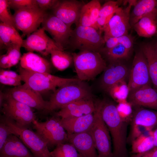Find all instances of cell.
<instances>
[{
  "label": "cell",
  "instance_id": "obj_1",
  "mask_svg": "<svg viewBox=\"0 0 157 157\" xmlns=\"http://www.w3.org/2000/svg\"><path fill=\"white\" fill-rule=\"evenodd\" d=\"M101 113L112 137L113 157H126L127 122L120 117L116 106L111 102L101 100Z\"/></svg>",
  "mask_w": 157,
  "mask_h": 157
},
{
  "label": "cell",
  "instance_id": "obj_2",
  "mask_svg": "<svg viewBox=\"0 0 157 157\" xmlns=\"http://www.w3.org/2000/svg\"><path fill=\"white\" fill-rule=\"evenodd\" d=\"M92 98L90 87L83 81L79 80L63 85L54 91L44 112L46 113H52L72 102Z\"/></svg>",
  "mask_w": 157,
  "mask_h": 157
},
{
  "label": "cell",
  "instance_id": "obj_3",
  "mask_svg": "<svg viewBox=\"0 0 157 157\" xmlns=\"http://www.w3.org/2000/svg\"><path fill=\"white\" fill-rule=\"evenodd\" d=\"M72 55L78 79L81 81L94 79L107 66L99 52L80 51Z\"/></svg>",
  "mask_w": 157,
  "mask_h": 157
},
{
  "label": "cell",
  "instance_id": "obj_4",
  "mask_svg": "<svg viewBox=\"0 0 157 157\" xmlns=\"http://www.w3.org/2000/svg\"><path fill=\"white\" fill-rule=\"evenodd\" d=\"M18 71L22 81L40 94L51 90L54 92L57 87L79 80L78 78L60 77L50 73L33 72L24 69L20 66Z\"/></svg>",
  "mask_w": 157,
  "mask_h": 157
},
{
  "label": "cell",
  "instance_id": "obj_5",
  "mask_svg": "<svg viewBox=\"0 0 157 157\" xmlns=\"http://www.w3.org/2000/svg\"><path fill=\"white\" fill-rule=\"evenodd\" d=\"M101 34L99 31L93 27L77 26L72 30L68 45L73 50L99 53L105 44Z\"/></svg>",
  "mask_w": 157,
  "mask_h": 157
},
{
  "label": "cell",
  "instance_id": "obj_6",
  "mask_svg": "<svg viewBox=\"0 0 157 157\" xmlns=\"http://www.w3.org/2000/svg\"><path fill=\"white\" fill-rule=\"evenodd\" d=\"M94 119L88 131L91 135L98 157H113L110 133L101 115V100L95 102Z\"/></svg>",
  "mask_w": 157,
  "mask_h": 157
},
{
  "label": "cell",
  "instance_id": "obj_7",
  "mask_svg": "<svg viewBox=\"0 0 157 157\" xmlns=\"http://www.w3.org/2000/svg\"><path fill=\"white\" fill-rule=\"evenodd\" d=\"M32 126L46 143L49 149L68 142L67 133L59 117L54 115L43 122L35 120Z\"/></svg>",
  "mask_w": 157,
  "mask_h": 157
},
{
  "label": "cell",
  "instance_id": "obj_8",
  "mask_svg": "<svg viewBox=\"0 0 157 157\" xmlns=\"http://www.w3.org/2000/svg\"><path fill=\"white\" fill-rule=\"evenodd\" d=\"M1 107L3 116L19 126L29 128L36 119L33 108L19 101L6 93Z\"/></svg>",
  "mask_w": 157,
  "mask_h": 157
},
{
  "label": "cell",
  "instance_id": "obj_9",
  "mask_svg": "<svg viewBox=\"0 0 157 157\" xmlns=\"http://www.w3.org/2000/svg\"><path fill=\"white\" fill-rule=\"evenodd\" d=\"M1 117L10 127L13 134L20 139L35 157H51L46 143L35 132L18 126L3 115Z\"/></svg>",
  "mask_w": 157,
  "mask_h": 157
},
{
  "label": "cell",
  "instance_id": "obj_10",
  "mask_svg": "<svg viewBox=\"0 0 157 157\" xmlns=\"http://www.w3.org/2000/svg\"><path fill=\"white\" fill-rule=\"evenodd\" d=\"M47 13L38 7L15 11L13 16L16 29L28 36L38 29Z\"/></svg>",
  "mask_w": 157,
  "mask_h": 157
},
{
  "label": "cell",
  "instance_id": "obj_11",
  "mask_svg": "<svg viewBox=\"0 0 157 157\" xmlns=\"http://www.w3.org/2000/svg\"><path fill=\"white\" fill-rule=\"evenodd\" d=\"M137 1H128L129 4L125 8L119 7L114 13L105 28L103 37L105 41L108 38L119 37L128 34L131 26L130 23L131 7Z\"/></svg>",
  "mask_w": 157,
  "mask_h": 157
},
{
  "label": "cell",
  "instance_id": "obj_12",
  "mask_svg": "<svg viewBox=\"0 0 157 157\" xmlns=\"http://www.w3.org/2000/svg\"><path fill=\"white\" fill-rule=\"evenodd\" d=\"M151 83L146 58L142 49L135 53L127 84L129 93Z\"/></svg>",
  "mask_w": 157,
  "mask_h": 157
},
{
  "label": "cell",
  "instance_id": "obj_13",
  "mask_svg": "<svg viewBox=\"0 0 157 157\" xmlns=\"http://www.w3.org/2000/svg\"><path fill=\"white\" fill-rule=\"evenodd\" d=\"M41 24L42 28L49 33L59 47L64 50L68 45L72 31L71 27L52 13L47 12Z\"/></svg>",
  "mask_w": 157,
  "mask_h": 157
},
{
  "label": "cell",
  "instance_id": "obj_14",
  "mask_svg": "<svg viewBox=\"0 0 157 157\" xmlns=\"http://www.w3.org/2000/svg\"><path fill=\"white\" fill-rule=\"evenodd\" d=\"M42 28L38 29L23 40L22 47L28 52L37 51L44 56L54 49L60 48L52 39L48 36Z\"/></svg>",
  "mask_w": 157,
  "mask_h": 157
},
{
  "label": "cell",
  "instance_id": "obj_15",
  "mask_svg": "<svg viewBox=\"0 0 157 157\" xmlns=\"http://www.w3.org/2000/svg\"><path fill=\"white\" fill-rule=\"evenodd\" d=\"M6 94L16 100L39 110L44 111L47 107L48 101L44 100L40 93L25 83L10 89Z\"/></svg>",
  "mask_w": 157,
  "mask_h": 157
},
{
  "label": "cell",
  "instance_id": "obj_16",
  "mask_svg": "<svg viewBox=\"0 0 157 157\" xmlns=\"http://www.w3.org/2000/svg\"><path fill=\"white\" fill-rule=\"evenodd\" d=\"M85 4L76 0H60L52 14L71 27L77 24L82 8Z\"/></svg>",
  "mask_w": 157,
  "mask_h": 157
},
{
  "label": "cell",
  "instance_id": "obj_17",
  "mask_svg": "<svg viewBox=\"0 0 157 157\" xmlns=\"http://www.w3.org/2000/svg\"><path fill=\"white\" fill-rule=\"evenodd\" d=\"M128 69L120 61L109 63L103 71L100 80V86L104 91L109 89L117 83L124 81Z\"/></svg>",
  "mask_w": 157,
  "mask_h": 157
},
{
  "label": "cell",
  "instance_id": "obj_18",
  "mask_svg": "<svg viewBox=\"0 0 157 157\" xmlns=\"http://www.w3.org/2000/svg\"><path fill=\"white\" fill-rule=\"evenodd\" d=\"M128 97L132 105L157 110V91L151 85L143 86L129 93Z\"/></svg>",
  "mask_w": 157,
  "mask_h": 157
},
{
  "label": "cell",
  "instance_id": "obj_19",
  "mask_svg": "<svg viewBox=\"0 0 157 157\" xmlns=\"http://www.w3.org/2000/svg\"><path fill=\"white\" fill-rule=\"evenodd\" d=\"M95 109L92 98L80 99L65 105L55 113L54 115L61 118L78 117L93 113Z\"/></svg>",
  "mask_w": 157,
  "mask_h": 157
},
{
  "label": "cell",
  "instance_id": "obj_20",
  "mask_svg": "<svg viewBox=\"0 0 157 157\" xmlns=\"http://www.w3.org/2000/svg\"><path fill=\"white\" fill-rule=\"evenodd\" d=\"M67 134L68 142L75 147L81 157H98L93 139L88 132Z\"/></svg>",
  "mask_w": 157,
  "mask_h": 157
},
{
  "label": "cell",
  "instance_id": "obj_21",
  "mask_svg": "<svg viewBox=\"0 0 157 157\" xmlns=\"http://www.w3.org/2000/svg\"><path fill=\"white\" fill-rule=\"evenodd\" d=\"M0 157H35L16 135L11 134L0 150Z\"/></svg>",
  "mask_w": 157,
  "mask_h": 157
},
{
  "label": "cell",
  "instance_id": "obj_22",
  "mask_svg": "<svg viewBox=\"0 0 157 157\" xmlns=\"http://www.w3.org/2000/svg\"><path fill=\"white\" fill-rule=\"evenodd\" d=\"M20 66L35 72L50 73L51 67L47 59L33 52L24 53L20 61Z\"/></svg>",
  "mask_w": 157,
  "mask_h": 157
},
{
  "label": "cell",
  "instance_id": "obj_23",
  "mask_svg": "<svg viewBox=\"0 0 157 157\" xmlns=\"http://www.w3.org/2000/svg\"><path fill=\"white\" fill-rule=\"evenodd\" d=\"M94 119L93 113L78 117L61 118V121L67 134H75L88 131Z\"/></svg>",
  "mask_w": 157,
  "mask_h": 157
},
{
  "label": "cell",
  "instance_id": "obj_24",
  "mask_svg": "<svg viewBox=\"0 0 157 157\" xmlns=\"http://www.w3.org/2000/svg\"><path fill=\"white\" fill-rule=\"evenodd\" d=\"M101 6L97 0H92L82 7L78 22L76 25L93 27L99 31L97 24Z\"/></svg>",
  "mask_w": 157,
  "mask_h": 157
},
{
  "label": "cell",
  "instance_id": "obj_25",
  "mask_svg": "<svg viewBox=\"0 0 157 157\" xmlns=\"http://www.w3.org/2000/svg\"><path fill=\"white\" fill-rule=\"evenodd\" d=\"M157 13L146 15L132 27L139 36L150 38L157 33Z\"/></svg>",
  "mask_w": 157,
  "mask_h": 157
},
{
  "label": "cell",
  "instance_id": "obj_26",
  "mask_svg": "<svg viewBox=\"0 0 157 157\" xmlns=\"http://www.w3.org/2000/svg\"><path fill=\"white\" fill-rule=\"evenodd\" d=\"M130 15V23L133 27L144 16L157 13V0H140L136 1Z\"/></svg>",
  "mask_w": 157,
  "mask_h": 157
},
{
  "label": "cell",
  "instance_id": "obj_27",
  "mask_svg": "<svg viewBox=\"0 0 157 157\" xmlns=\"http://www.w3.org/2000/svg\"><path fill=\"white\" fill-rule=\"evenodd\" d=\"M147 60L149 71L154 88L157 91V45L148 43L141 49Z\"/></svg>",
  "mask_w": 157,
  "mask_h": 157
},
{
  "label": "cell",
  "instance_id": "obj_28",
  "mask_svg": "<svg viewBox=\"0 0 157 157\" xmlns=\"http://www.w3.org/2000/svg\"><path fill=\"white\" fill-rule=\"evenodd\" d=\"M23 40L13 27L1 22L0 23V49L6 50L10 46L14 44L21 46Z\"/></svg>",
  "mask_w": 157,
  "mask_h": 157
},
{
  "label": "cell",
  "instance_id": "obj_29",
  "mask_svg": "<svg viewBox=\"0 0 157 157\" xmlns=\"http://www.w3.org/2000/svg\"><path fill=\"white\" fill-rule=\"evenodd\" d=\"M131 125L144 126L150 130L157 125V111L142 108L137 110L131 118Z\"/></svg>",
  "mask_w": 157,
  "mask_h": 157
},
{
  "label": "cell",
  "instance_id": "obj_30",
  "mask_svg": "<svg viewBox=\"0 0 157 157\" xmlns=\"http://www.w3.org/2000/svg\"><path fill=\"white\" fill-rule=\"evenodd\" d=\"M152 131L151 130L146 132L132 142V151L133 153H144L154 147Z\"/></svg>",
  "mask_w": 157,
  "mask_h": 157
},
{
  "label": "cell",
  "instance_id": "obj_31",
  "mask_svg": "<svg viewBox=\"0 0 157 157\" xmlns=\"http://www.w3.org/2000/svg\"><path fill=\"white\" fill-rule=\"evenodd\" d=\"M52 63L58 70L63 71L73 62L72 55L60 49L53 50L50 53Z\"/></svg>",
  "mask_w": 157,
  "mask_h": 157
},
{
  "label": "cell",
  "instance_id": "obj_32",
  "mask_svg": "<svg viewBox=\"0 0 157 157\" xmlns=\"http://www.w3.org/2000/svg\"><path fill=\"white\" fill-rule=\"evenodd\" d=\"M130 52L122 44H118L110 49L102 51L99 53L104 56L109 63L121 61L127 58Z\"/></svg>",
  "mask_w": 157,
  "mask_h": 157
},
{
  "label": "cell",
  "instance_id": "obj_33",
  "mask_svg": "<svg viewBox=\"0 0 157 157\" xmlns=\"http://www.w3.org/2000/svg\"><path fill=\"white\" fill-rule=\"evenodd\" d=\"M133 38L128 34L119 37H111L105 41L103 49L108 50L118 44H121L130 51L133 48Z\"/></svg>",
  "mask_w": 157,
  "mask_h": 157
},
{
  "label": "cell",
  "instance_id": "obj_34",
  "mask_svg": "<svg viewBox=\"0 0 157 157\" xmlns=\"http://www.w3.org/2000/svg\"><path fill=\"white\" fill-rule=\"evenodd\" d=\"M107 92L118 103L126 101L129 94L127 84L124 81H120L114 85Z\"/></svg>",
  "mask_w": 157,
  "mask_h": 157
},
{
  "label": "cell",
  "instance_id": "obj_35",
  "mask_svg": "<svg viewBox=\"0 0 157 157\" xmlns=\"http://www.w3.org/2000/svg\"><path fill=\"white\" fill-rule=\"evenodd\" d=\"M50 155L51 157H81L75 147L70 143L57 145L50 151Z\"/></svg>",
  "mask_w": 157,
  "mask_h": 157
},
{
  "label": "cell",
  "instance_id": "obj_36",
  "mask_svg": "<svg viewBox=\"0 0 157 157\" xmlns=\"http://www.w3.org/2000/svg\"><path fill=\"white\" fill-rule=\"evenodd\" d=\"M22 78L19 74L13 71L1 69L0 82L1 83L15 87L22 85Z\"/></svg>",
  "mask_w": 157,
  "mask_h": 157
},
{
  "label": "cell",
  "instance_id": "obj_37",
  "mask_svg": "<svg viewBox=\"0 0 157 157\" xmlns=\"http://www.w3.org/2000/svg\"><path fill=\"white\" fill-rule=\"evenodd\" d=\"M10 8L8 0H0L1 22L13 27L16 29L13 15H12L10 13Z\"/></svg>",
  "mask_w": 157,
  "mask_h": 157
},
{
  "label": "cell",
  "instance_id": "obj_38",
  "mask_svg": "<svg viewBox=\"0 0 157 157\" xmlns=\"http://www.w3.org/2000/svg\"><path fill=\"white\" fill-rule=\"evenodd\" d=\"M123 1L110 0L106 2L101 7L99 16L111 18L114 13L120 7Z\"/></svg>",
  "mask_w": 157,
  "mask_h": 157
},
{
  "label": "cell",
  "instance_id": "obj_39",
  "mask_svg": "<svg viewBox=\"0 0 157 157\" xmlns=\"http://www.w3.org/2000/svg\"><path fill=\"white\" fill-rule=\"evenodd\" d=\"M9 8L14 11L38 7L36 0H8Z\"/></svg>",
  "mask_w": 157,
  "mask_h": 157
},
{
  "label": "cell",
  "instance_id": "obj_40",
  "mask_svg": "<svg viewBox=\"0 0 157 157\" xmlns=\"http://www.w3.org/2000/svg\"><path fill=\"white\" fill-rule=\"evenodd\" d=\"M21 46L14 44L10 46L7 50V54L10 61L11 67L16 65L20 61L21 58L20 48Z\"/></svg>",
  "mask_w": 157,
  "mask_h": 157
},
{
  "label": "cell",
  "instance_id": "obj_41",
  "mask_svg": "<svg viewBox=\"0 0 157 157\" xmlns=\"http://www.w3.org/2000/svg\"><path fill=\"white\" fill-rule=\"evenodd\" d=\"M116 107L120 117L127 122L132 113V105L126 101L118 103Z\"/></svg>",
  "mask_w": 157,
  "mask_h": 157
},
{
  "label": "cell",
  "instance_id": "obj_42",
  "mask_svg": "<svg viewBox=\"0 0 157 157\" xmlns=\"http://www.w3.org/2000/svg\"><path fill=\"white\" fill-rule=\"evenodd\" d=\"M13 134L10 126L1 117L0 122V150L4 145L8 137Z\"/></svg>",
  "mask_w": 157,
  "mask_h": 157
},
{
  "label": "cell",
  "instance_id": "obj_43",
  "mask_svg": "<svg viewBox=\"0 0 157 157\" xmlns=\"http://www.w3.org/2000/svg\"><path fill=\"white\" fill-rule=\"evenodd\" d=\"M150 130L147 128L141 125H131V131L129 137V142L131 143L136 138Z\"/></svg>",
  "mask_w": 157,
  "mask_h": 157
},
{
  "label": "cell",
  "instance_id": "obj_44",
  "mask_svg": "<svg viewBox=\"0 0 157 157\" xmlns=\"http://www.w3.org/2000/svg\"><path fill=\"white\" fill-rule=\"evenodd\" d=\"M38 7L42 10H53L59 2L58 0H36Z\"/></svg>",
  "mask_w": 157,
  "mask_h": 157
},
{
  "label": "cell",
  "instance_id": "obj_45",
  "mask_svg": "<svg viewBox=\"0 0 157 157\" xmlns=\"http://www.w3.org/2000/svg\"><path fill=\"white\" fill-rule=\"evenodd\" d=\"M0 66L3 69L9 68L11 67L10 60L6 53L0 56Z\"/></svg>",
  "mask_w": 157,
  "mask_h": 157
},
{
  "label": "cell",
  "instance_id": "obj_46",
  "mask_svg": "<svg viewBox=\"0 0 157 157\" xmlns=\"http://www.w3.org/2000/svg\"><path fill=\"white\" fill-rule=\"evenodd\" d=\"M143 154L145 157H157V147H154L151 150Z\"/></svg>",
  "mask_w": 157,
  "mask_h": 157
},
{
  "label": "cell",
  "instance_id": "obj_47",
  "mask_svg": "<svg viewBox=\"0 0 157 157\" xmlns=\"http://www.w3.org/2000/svg\"><path fill=\"white\" fill-rule=\"evenodd\" d=\"M152 135L153 137L154 147H157V128L152 131Z\"/></svg>",
  "mask_w": 157,
  "mask_h": 157
},
{
  "label": "cell",
  "instance_id": "obj_48",
  "mask_svg": "<svg viewBox=\"0 0 157 157\" xmlns=\"http://www.w3.org/2000/svg\"><path fill=\"white\" fill-rule=\"evenodd\" d=\"M132 157H145L143 153L137 154L132 155Z\"/></svg>",
  "mask_w": 157,
  "mask_h": 157
},
{
  "label": "cell",
  "instance_id": "obj_49",
  "mask_svg": "<svg viewBox=\"0 0 157 157\" xmlns=\"http://www.w3.org/2000/svg\"><path fill=\"white\" fill-rule=\"evenodd\" d=\"M156 34H157V33H156ZM156 44L157 45V42L156 43Z\"/></svg>",
  "mask_w": 157,
  "mask_h": 157
},
{
  "label": "cell",
  "instance_id": "obj_50",
  "mask_svg": "<svg viewBox=\"0 0 157 157\" xmlns=\"http://www.w3.org/2000/svg\"></svg>",
  "mask_w": 157,
  "mask_h": 157
}]
</instances>
